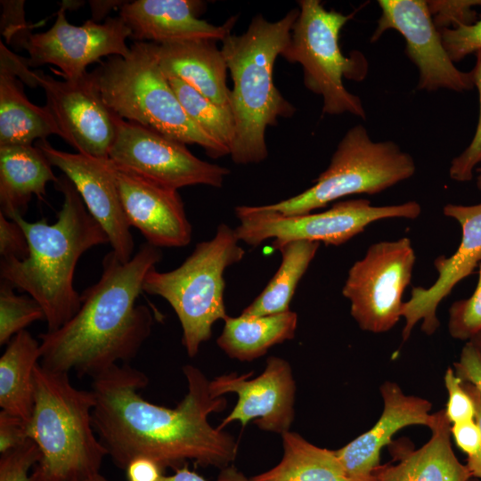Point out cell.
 Returning <instances> with one entry per match:
<instances>
[{"mask_svg": "<svg viewBox=\"0 0 481 481\" xmlns=\"http://www.w3.org/2000/svg\"><path fill=\"white\" fill-rule=\"evenodd\" d=\"M443 213L459 223L461 242L452 256H440L435 259L434 265L438 273L436 281L428 288L413 287L411 298L404 302L401 312L405 320L402 330L404 341L408 339L420 321H422L421 329L427 335L436 332L439 326L437 306L481 263V202L473 205L448 203Z\"/></svg>", "mask_w": 481, "mask_h": 481, "instance_id": "18", "label": "cell"}, {"mask_svg": "<svg viewBox=\"0 0 481 481\" xmlns=\"http://www.w3.org/2000/svg\"><path fill=\"white\" fill-rule=\"evenodd\" d=\"M113 163V162H112ZM114 176L128 224L157 248H181L192 225L177 192L114 165Z\"/></svg>", "mask_w": 481, "mask_h": 481, "instance_id": "19", "label": "cell"}, {"mask_svg": "<svg viewBox=\"0 0 481 481\" xmlns=\"http://www.w3.org/2000/svg\"><path fill=\"white\" fill-rule=\"evenodd\" d=\"M101 96L118 117L184 144H198L211 158L230 150L187 115L161 70L155 44L135 42L127 57L110 56L92 71Z\"/></svg>", "mask_w": 481, "mask_h": 481, "instance_id": "6", "label": "cell"}, {"mask_svg": "<svg viewBox=\"0 0 481 481\" xmlns=\"http://www.w3.org/2000/svg\"><path fill=\"white\" fill-rule=\"evenodd\" d=\"M115 126L109 159L119 168L174 190L196 184L219 188L230 173L195 157L184 143L116 114Z\"/></svg>", "mask_w": 481, "mask_h": 481, "instance_id": "12", "label": "cell"}, {"mask_svg": "<svg viewBox=\"0 0 481 481\" xmlns=\"http://www.w3.org/2000/svg\"><path fill=\"white\" fill-rule=\"evenodd\" d=\"M427 4L436 28L441 30L475 23L479 19L476 7H481V0H429Z\"/></svg>", "mask_w": 481, "mask_h": 481, "instance_id": "34", "label": "cell"}, {"mask_svg": "<svg viewBox=\"0 0 481 481\" xmlns=\"http://www.w3.org/2000/svg\"><path fill=\"white\" fill-rule=\"evenodd\" d=\"M35 75L62 139L79 153L109 159L116 135L115 114L104 103L92 72L63 80L42 70Z\"/></svg>", "mask_w": 481, "mask_h": 481, "instance_id": "15", "label": "cell"}, {"mask_svg": "<svg viewBox=\"0 0 481 481\" xmlns=\"http://www.w3.org/2000/svg\"><path fill=\"white\" fill-rule=\"evenodd\" d=\"M444 385L448 393L445 415L451 424L475 419L473 400L463 387L462 381L454 370L448 368L444 374Z\"/></svg>", "mask_w": 481, "mask_h": 481, "instance_id": "37", "label": "cell"}, {"mask_svg": "<svg viewBox=\"0 0 481 481\" xmlns=\"http://www.w3.org/2000/svg\"><path fill=\"white\" fill-rule=\"evenodd\" d=\"M421 213L419 202L372 206L366 199L335 203L330 209L304 215L286 216L263 206H238L235 214L240 221L234 229L239 240L256 248L274 239L276 249L293 240L341 245L363 232L371 223L388 218L415 219Z\"/></svg>", "mask_w": 481, "mask_h": 481, "instance_id": "10", "label": "cell"}, {"mask_svg": "<svg viewBox=\"0 0 481 481\" xmlns=\"http://www.w3.org/2000/svg\"><path fill=\"white\" fill-rule=\"evenodd\" d=\"M381 13L371 37L375 42L388 29L399 32L405 54L419 72L418 90L454 92L472 90L471 71L456 68L450 59L425 0H379Z\"/></svg>", "mask_w": 481, "mask_h": 481, "instance_id": "14", "label": "cell"}, {"mask_svg": "<svg viewBox=\"0 0 481 481\" xmlns=\"http://www.w3.org/2000/svg\"><path fill=\"white\" fill-rule=\"evenodd\" d=\"M451 434L457 446L468 457L473 456L477 452L481 442V433L475 419L452 424Z\"/></svg>", "mask_w": 481, "mask_h": 481, "instance_id": "43", "label": "cell"}, {"mask_svg": "<svg viewBox=\"0 0 481 481\" xmlns=\"http://www.w3.org/2000/svg\"><path fill=\"white\" fill-rule=\"evenodd\" d=\"M0 72L11 76H18L20 80L30 87L38 86L35 71L29 69L26 58H22L12 53L3 43L0 42Z\"/></svg>", "mask_w": 481, "mask_h": 481, "instance_id": "42", "label": "cell"}, {"mask_svg": "<svg viewBox=\"0 0 481 481\" xmlns=\"http://www.w3.org/2000/svg\"><path fill=\"white\" fill-rule=\"evenodd\" d=\"M298 5L299 15L281 56L302 66L306 87L322 97L323 114L350 113L365 119L362 100L346 90L343 77L363 80L368 61L359 52L344 55L338 44L340 31L354 13L327 10L319 0H300Z\"/></svg>", "mask_w": 481, "mask_h": 481, "instance_id": "8", "label": "cell"}, {"mask_svg": "<svg viewBox=\"0 0 481 481\" xmlns=\"http://www.w3.org/2000/svg\"><path fill=\"white\" fill-rule=\"evenodd\" d=\"M131 35L120 17L109 18L102 24L88 20L76 26L67 20L65 9L61 7L48 30L29 33L20 45L29 53V67L53 64L60 70H51L63 79H77L88 73V65L103 56L127 57L130 47L126 40Z\"/></svg>", "mask_w": 481, "mask_h": 481, "instance_id": "13", "label": "cell"}, {"mask_svg": "<svg viewBox=\"0 0 481 481\" xmlns=\"http://www.w3.org/2000/svg\"><path fill=\"white\" fill-rule=\"evenodd\" d=\"M160 481H207L203 477L194 471H191L187 466L175 469V474L163 476ZM217 481H250L233 466H228L222 469Z\"/></svg>", "mask_w": 481, "mask_h": 481, "instance_id": "45", "label": "cell"}, {"mask_svg": "<svg viewBox=\"0 0 481 481\" xmlns=\"http://www.w3.org/2000/svg\"><path fill=\"white\" fill-rule=\"evenodd\" d=\"M52 166L72 182L91 216L103 228L118 258L128 262L135 243L126 218L110 159L69 153L53 148L46 140L37 142Z\"/></svg>", "mask_w": 481, "mask_h": 481, "instance_id": "16", "label": "cell"}, {"mask_svg": "<svg viewBox=\"0 0 481 481\" xmlns=\"http://www.w3.org/2000/svg\"><path fill=\"white\" fill-rule=\"evenodd\" d=\"M126 2V1H125ZM124 1H89L92 10V20L96 22L104 17L111 9L122 5Z\"/></svg>", "mask_w": 481, "mask_h": 481, "instance_id": "47", "label": "cell"}, {"mask_svg": "<svg viewBox=\"0 0 481 481\" xmlns=\"http://www.w3.org/2000/svg\"><path fill=\"white\" fill-rule=\"evenodd\" d=\"M454 372L462 382L472 384L481 394V350L471 341L466 342L459 361L454 363Z\"/></svg>", "mask_w": 481, "mask_h": 481, "instance_id": "40", "label": "cell"}, {"mask_svg": "<svg viewBox=\"0 0 481 481\" xmlns=\"http://www.w3.org/2000/svg\"><path fill=\"white\" fill-rule=\"evenodd\" d=\"M167 79L185 112L193 122L231 150L235 137V121L231 107L211 102L176 77Z\"/></svg>", "mask_w": 481, "mask_h": 481, "instance_id": "30", "label": "cell"}, {"mask_svg": "<svg viewBox=\"0 0 481 481\" xmlns=\"http://www.w3.org/2000/svg\"><path fill=\"white\" fill-rule=\"evenodd\" d=\"M161 259L160 249L148 242L126 263L112 250L107 253L99 281L80 295L77 313L58 330L39 335L40 364L94 379L135 358L153 326L149 307L135 302L146 274Z\"/></svg>", "mask_w": 481, "mask_h": 481, "instance_id": "2", "label": "cell"}, {"mask_svg": "<svg viewBox=\"0 0 481 481\" xmlns=\"http://www.w3.org/2000/svg\"><path fill=\"white\" fill-rule=\"evenodd\" d=\"M476 62L471 74L479 97V115L471 142L467 148L453 158L449 167V176L459 183L470 182L477 167L481 164V51L475 53Z\"/></svg>", "mask_w": 481, "mask_h": 481, "instance_id": "33", "label": "cell"}, {"mask_svg": "<svg viewBox=\"0 0 481 481\" xmlns=\"http://www.w3.org/2000/svg\"><path fill=\"white\" fill-rule=\"evenodd\" d=\"M383 412L375 425L336 453L349 481H370L379 467L381 449L391 443L392 436L403 428L423 425L431 428L435 413L428 400L405 395L398 384L384 382L380 387Z\"/></svg>", "mask_w": 481, "mask_h": 481, "instance_id": "20", "label": "cell"}, {"mask_svg": "<svg viewBox=\"0 0 481 481\" xmlns=\"http://www.w3.org/2000/svg\"><path fill=\"white\" fill-rule=\"evenodd\" d=\"M155 53L167 78L176 77L211 102L230 106L231 90L226 83L228 68L216 41L155 44Z\"/></svg>", "mask_w": 481, "mask_h": 481, "instance_id": "23", "label": "cell"}, {"mask_svg": "<svg viewBox=\"0 0 481 481\" xmlns=\"http://www.w3.org/2000/svg\"><path fill=\"white\" fill-rule=\"evenodd\" d=\"M40 359V342L26 330L9 341L0 358V407L27 424L34 408V370Z\"/></svg>", "mask_w": 481, "mask_h": 481, "instance_id": "25", "label": "cell"}, {"mask_svg": "<svg viewBox=\"0 0 481 481\" xmlns=\"http://www.w3.org/2000/svg\"><path fill=\"white\" fill-rule=\"evenodd\" d=\"M281 437V461L250 481H349L336 451L318 447L294 432Z\"/></svg>", "mask_w": 481, "mask_h": 481, "instance_id": "28", "label": "cell"}, {"mask_svg": "<svg viewBox=\"0 0 481 481\" xmlns=\"http://www.w3.org/2000/svg\"><path fill=\"white\" fill-rule=\"evenodd\" d=\"M3 5L2 34L8 43L21 45L29 31L24 16V1H1Z\"/></svg>", "mask_w": 481, "mask_h": 481, "instance_id": "39", "label": "cell"}, {"mask_svg": "<svg viewBox=\"0 0 481 481\" xmlns=\"http://www.w3.org/2000/svg\"><path fill=\"white\" fill-rule=\"evenodd\" d=\"M251 375L252 372L244 375L231 373L209 382L212 397L232 392L238 395L235 407L218 428L223 429L235 420L245 427L254 420L263 430L279 434L288 432L294 418L296 391L289 363L284 359L271 356L261 375L248 379Z\"/></svg>", "mask_w": 481, "mask_h": 481, "instance_id": "17", "label": "cell"}, {"mask_svg": "<svg viewBox=\"0 0 481 481\" xmlns=\"http://www.w3.org/2000/svg\"><path fill=\"white\" fill-rule=\"evenodd\" d=\"M202 2L192 0H135L120 6L119 17L137 42L171 44L188 41H223L237 17L216 26L198 18Z\"/></svg>", "mask_w": 481, "mask_h": 481, "instance_id": "21", "label": "cell"}, {"mask_svg": "<svg viewBox=\"0 0 481 481\" xmlns=\"http://www.w3.org/2000/svg\"><path fill=\"white\" fill-rule=\"evenodd\" d=\"M415 261L411 240L403 237L371 245L350 267L342 294L350 301L351 315L362 330L383 333L396 324Z\"/></svg>", "mask_w": 481, "mask_h": 481, "instance_id": "11", "label": "cell"}, {"mask_svg": "<svg viewBox=\"0 0 481 481\" xmlns=\"http://www.w3.org/2000/svg\"><path fill=\"white\" fill-rule=\"evenodd\" d=\"M37 444L28 439L24 444L0 456V481H33L29 469L41 460Z\"/></svg>", "mask_w": 481, "mask_h": 481, "instance_id": "35", "label": "cell"}, {"mask_svg": "<svg viewBox=\"0 0 481 481\" xmlns=\"http://www.w3.org/2000/svg\"><path fill=\"white\" fill-rule=\"evenodd\" d=\"M469 481H479V480H477V479L475 478V477H471Z\"/></svg>", "mask_w": 481, "mask_h": 481, "instance_id": "51", "label": "cell"}, {"mask_svg": "<svg viewBox=\"0 0 481 481\" xmlns=\"http://www.w3.org/2000/svg\"><path fill=\"white\" fill-rule=\"evenodd\" d=\"M71 481H110L108 480L104 476H102L101 473L93 475L91 477H87L81 479H76Z\"/></svg>", "mask_w": 481, "mask_h": 481, "instance_id": "48", "label": "cell"}, {"mask_svg": "<svg viewBox=\"0 0 481 481\" xmlns=\"http://www.w3.org/2000/svg\"><path fill=\"white\" fill-rule=\"evenodd\" d=\"M413 158L393 141L374 142L361 124L342 137L330 165L305 192L265 205L286 216L304 215L354 194H376L412 177Z\"/></svg>", "mask_w": 481, "mask_h": 481, "instance_id": "9", "label": "cell"}, {"mask_svg": "<svg viewBox=\"0 0 481 481\" xmlns=\"http://www.w3.org/2000/svg\"><path fill=\"white\" fill-rule=\"evenodd\" d=\"M476 185L481 191V164L477 167L476 171Z\"/></svg>", "mask_w": 481, "mask_h": 481, "instance_id": "49", "label": "cell"}, {"mask_svg": "<svg viewBox=\"0 0 481 481\" xmlns=\"http://www.w3.org/2000/svg\"><path fill=\"white\" fill-rule=\"evenodd\" d=\"M5 281L0 286V345L8 344L34 322L45 320L42 306L30 296H19Z\"/></svg>", "mask_w": 481, "mask_h": 481, "instance_id": "31", "label": "cell"}, {"mask_svg": "<svg viewBox=\"0 0 481 481\" xmlns=\"http://www.w3.org/2000/svg\"><path fill=\"white\" fill-rule=\"evenodd\" d=\"M51 135L62 138L49 108L30 102L20 81L0 72V146L32 145Z\"/></svg>", "mask_w": 481, "mask_h": 481, "instance_id": "26", "label": "cell"}, {"mask_svg": "<svg viewBox=\"0 0 481 481\" xmlns=\"http://www.w3.org/2000/svg\"><path fill=\"white\" fill-rule=\"evenodd\" d=\"M28 439L27 423L4 411L0 412V453H4Z\"/></svg>", "mask_w": 481, "mask_h": 481, "instance_id": "41", "label": "cell"}, {"mask_svg": "<svg viewBox=\"0 0 481 481\" xmlns=\"http://www.w3.org/2000/svg\"><path fill=\"white\" fill-rule=\"evenodd\" d=\"M463 387L473 400L475 405V420L477 421L481 433V394L470 383L462 382ZM467 467L472 477L481 479V442L477 452L467 459Z\"/></svg>", "mask_w": 481, "mask_h": 481, "instance_id": "46", "label": "cell"}, {"mask_svg": "<svg viewBox=\"0 0 481 481\" xmlns=\"http://www.w3.org/2000/svg\"><path fill=\"white\" fill-rule=\"evenodd\" d=\"M124 470L126 481H160L165 469L152 459L137 457Z\"/></svg>", "mask_w": 481, "mask_h": 481, "instance_id": "44", "label": "cell"}, {"mask_svg": "<svg viewBox=\"0 0 481 481\" xmlns=\"http://www.w3.org/2000/svg\"><path fill=\"white\" fill-rule=\"evenodd\" d=\"M63 195L57 220L28 222L22 216L12 219L23 229L29 256L1 259L3 281L27 292L42 306L46 331H54L69 322L81 306L74 288L77 264L88 249L109 242L100 224L91 216L72 182L64 175L54 183Z\"/></svg>", "mask_w": 481, "mask_h": 481, "instance_id": "3", "label": "cell"}, {"mask_svg": "<svg viewBox=\"0 0 481 481\" xmlns=\"http://www.w3.org/2000/svg\"><path fill=\"white\" fill-rule=\"evenodd\" d=\"M234 230L225 224L213 239L198 243L177 268L169 272L151 269L143 291L166 299L175 312L183 330L182 343L190 357L212 335V326L226 314L224 292L225 269L241 261L245 250Z\"/></svg>", "mask_w": 481, "mask_h": 481, "instance_id": "7", "label": "cell"}, {"mask_svg": "<svg viewBox=\"0 0 481 481\" xmlns=\"http://www.w3.org/2000/svg\"><path fill=\"white\" fill-rule=\"evenodd\" d=\"M443 45L452 62L481 51V18L471 25L439 30Z\"/></svg>", "mask_w": 481, "mask_h": 481, "instance_id": "36", "label": "cell"}, {"mask_svg": "<svg viewBox=\"0 0 481 481\" xmlns=\"http://www.w3.org/2000/svg\"><path fill=\"white\" fill-rule=\"evenodd\" d=\"M319 242L293 240L280 246L281 262L263 291L241 313L244 316H265L289 311V304L300 279L316 255Z\"/></svg>", "mask_w": 481, "mask_h": 481, "instance_id": "29", "label": "cell"}, {"mask_svg": "<svg viewBox=\"0 0 481 481\" xmlns=\"http://www.w3.org/2000/svg\"><path fill=\"white\" fill-rule=\"evenodd\" d=\"M92 390L75 387L69 373L34 370V408L28 436L39 447L41 460L33 481H71L100 473L108 452L96 436Z\"/></svg>", "mask_w": 481, "mask_h": 481, "instance_id": "5", "label": "cell"}, {"mask_svg": "<svg viewBox=\"0 0 481 481\" xmlns=\"http://www.w3.org/2000/svg\"><path fill=\"white\" fill-rule=\"evenodd\" d=\"M29 244L22 227L0 212V254L3 259L22 260L29 256Z\"/></svg>", "mask_w": 481, "mask_h": 481, "instance_id": "38", "label": "cell"}, {"mask_svg": "<svg viewBox=\"0 0 481 481\" xmlns=\"http://www.w3.org/2000/svg\"><path fill=\"white\" fill-rule=\"evenodd\" d=\"M299 9H292L277 21L255 16L247 30L230 34L221 51L233 81L230 107L235 121V137L230 150L236 164L259 163L268 156L265 130L278 118H290L296 109L273 84L276 58L289 42Z\"/></svg>", "mask_w": 481, "mask_h": 481, "instance_id": "4", "label": "cell"}, {"mask_svg": "<svg viewBox=\"0 0 481 481\" xmlns=\"http://www.w3.org/2000/svg\"><path fill=\"white\" fill-rule=\"evenodd\" d=\"M469 341H471L478 349L481 350V333L475 336Z\"/></svg>", "mask_w": 481, "mask_h": 481, "instance_id": "50", "label": "cell"}, {"mask_svg": "<svg viewBox=\"0 0 481 481\" xmlns=\"http://www.w3.org/2000/svg\"><path fill=\"white\" fill-rule=\"evenodd\" d=\"M448 330L453 338L467 342L481 333V263L473 294L453 302L449 309Z\"/></svg>", "mask_w": 481, "mask_h": 481, "instance_id": "32", "label": "cell"}, {"mask_svg": "<svg viewBox=\"0 0 481 481\" xmlns=\"http://www.w3.org/2000/svg\"><path fill=\"white\" fill-rule=\"evenodd\" d=\"M183 371L188 392L174 409L145 400L138 391L148 378L128 363L93 379L94 427L116 466L125 469L133 459L147 457L164 469H177L188 460L223 469L234 461L233 436L208 421L226 400L211 396L209 381L198 368L185 365Z\"/></svg>", "mask_w": 481, "mask_h": 481, "instance_id": "1", "label": "cell"}, {"mask_svg": "<svg viewBox=\"0 0 481 481\" xmlns=\"http://www.w3.org/2000/svg\"><path fill=\"white\" fill-rule=\"evenodd\" d=\"M58 181L37 146H0V207L9 219L26 213L33 196L43 200L49 182Z\"/></svg>", "mask_w": 481, "mask_h": 481, "instance_id": "24", "label": "cell"}, {"mask_svg": "<svg viewBox=\"0 0 481 481\" xmlns=\"http://www.w3.org/2000/svg\"><path fill=\"white\" fill-rule=\"evenodd\" d=\"M297 326L298 314L290 310L258 317L227 316L216 343L230 357L252 361L273 346L292 339Z\"/></svg>", "mask_w": 481, "mask_h": 481, "instance_id": "27", "label": "cell"}, {"mask_svg": "<svg viewBox=\"0 0 481 481\" xmlns=\"http://www.w3.org/2000/svg\"><path fill=\"white\" fill-rule=\"evenodd\" d=\"M428 443L417 450L395 447L399 461L377 467L370 481H469L472 475L455 456L444 409L435 412Z\"/></svg>", "mask_w": 481, "mask_h": 481, "instance_id": "22", "label": "cell"}]
</instances>
